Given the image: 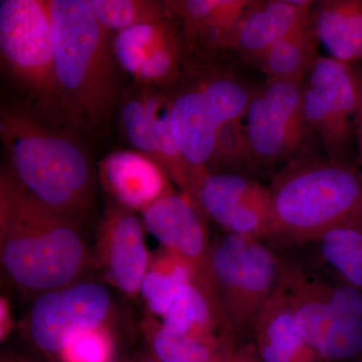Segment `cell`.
<instances>
[{
  "label": "cell",
  "mask_w": 362,
  "mask_h": 362,
  "mask_svg": "<svg viewBox=\"0 0 362 362\" xmlns=\"http://www.w3.org/2000/svg\"><path fill=\"white\" fill-rule=\"evenodd\" d=\"M113 52L119 68L138 85L156 89L173 87L180 80L187 54L171 16L115 33Z\"/></svg>",
  "instance_id": "obj_14"
},
{
  "label": "cell",
  "mask_w": 362,
  "mask_h": 362,
  "mask_svg": "<svg viewBox=\"0 0 362 362\" xmlns=\"http://www.w3.org/2000/svg\"><path fill=\"white\" fill-rule=\"evenodd\" d=\"M312 23L273 45L255 65L266 80H305L320 54Z\"/></svg>",
  "instance_id": "obj_24"
},
{
  "label": "cell",
  "mask_w": 362,
  "mask_h": 362,
  "mask_svg": "<svg viewBox=\"0 0 362 362\" xmlns=\"http://www.w3.org/2000/svg\"><path fill=\"white\" fill-rule=\"evenodd\" d=\"M269 187L275 244H307L338 226L362 225V171L354 162L301 154Z\"/></svg>",
  "instance_id": "obj_3"
},
{
  "label": "cell",
  "mask_w": 362,
  "mask_h": 362,
  "mask_svg": "<svg viewBox=\"0 0 362 362\" xmlns=\"http://www.w3.org/2000/svg\"><path fill=\"white\" fill-rule=\"evenodd\" d=\"M149 362H160V361H157V359L156 358V359H154V361H149Z\"/></svg>",
  "instance_id": "obj_35"
},
{
  "label": "cell",
  "mask_w": 362,
  "mask_h": 362,
  "mask_svg": "<svg viewBox=\"0 0 362 362\" xmlns=\"http://www.w3.org/2000/svg\"><path fill=\"white\" fill-rule=\"evenodd\" d=\"M0 261L16 287L37 297L80 282L90 263L80 225L42 204L8 168L0 175Z\"/></svg>",
  "instance_id": "obj_1"
},
{
  "label": "cell",
  "mask_w": 362,
  "mask_h": 362,
  "mask_svg": "<svg viewBox=\"0 0 362 362\" xmlns=\"http://www.w3.org/2000/svg\"><path fill=\"white\" fill-rule=\"evenodd\" d=\"M161 318L165 329L180 337L206 338L226 332L220 313L194 281L181 286Z\"/></svg>",
  "instance_id": "obj_23"
},
{
  "label": "cell",
  "mask_w": 362,
  "mask_h": 362,
  "mask_svg": "<svg viewBox=\"0 0 362 362\" xmlns=\"http://www.w3.org/2000/svg\"><path fill=\"white\" fill-rule=\"evenodd\" d=\"M97 20L111 33L170 18L165 1L156 0H88Z\"/></svg>",
  "instance_id": "obj_27"
},
{
  "label": "cell",
  "mask_w": 362,
  "mask_h": 362,
  "mask_svg": "<svg viewBox=\"0 0 362 362\" xmlns=\"http://www.w3.org/2000/svg\"><path fill=\"white\" fill-rule=\"evenodd\" d=\"M144 228L164 250L185 264L192 281L221 316L211 271V247L204 218L188 195L170 192L141 211Z\"/></svg>",
  "instance_id": "obj_12"
},
{
  "label": "cell",
  "mask_w": 362,
  "mask_h": 362,
  "mask_svg": "<svg viewBox=\"0 0 362 362\" xmlns=\"http://www.w3.org/2000/svg\"><path fill=\"white\" fill-rule=\"evenodd\" d=\"M232 362H259L252 344L238 347Z\"/></svg>",
  "instance_id": "obj_33"
},
{
  "label": "cell",
  "mask_w": 362,
  "mask_h": 362,
  "mask_svg": "<svg viewBox=\"0 0 362 362\" xmlns=\"http://www.w3.org/2000/svg\"><path fill=\"white\" fill-rule=\"evenodd\" d=\"M356 69V68H354ZM358 106L356 115V151L357 165L362 171V68L356 69Z\"/></svg>",
  "instance_id": "obj_31"
},
{
  "label": "cell",
  "mask_w": 362,
  "mask_h": 362,
  "mask_svg": "<svg viewBox=\"0 0 362 362\" xmlns=\"http://www.w3.org/2000/svg\"><path fill=\"white\" fill-rule=\"evenodd\" d=\"M283 268L284 259L264 240L226 233L211 243V277L226 332L251 335Z\"/></svg>",
  "instance_id": "obj_6"
},
{
  "label": "cell",
  "mask_w": 362,
  "mask_h": 362,
  "mask_svg": "<svg viewBox=\"0 0 362 362\" xmlns=\"http://www.w3.org/2000/svg\"><path fill=\"white\" fill-rule=\"evenodd\" d=\"M311 23L331 58L352 66L362 62V0L315 2Z\"/></svg>",
  "instance_id": "obj_20"
},
{
  "label": "cell",
  "mask_w": 362,
  "mask_h": 362,
  "mask_svg": "<svg viewBox=\"0 0 362 362\" xmlns=\"http://www.w3.org/2000/svg\"><path fill=\"white\" fill-rule=\"evenodd\" d=\"M1 362H33L28 361V359L21 358V357L16 356H4L2 357Z\"/></svg>",
  "instance_id": "obj_34"
},
{
  "label": "cell",
  "mask_w": 362,
  "mask_h": 362,
  "mask_svg": "<svg viewBox=\"0 0 362 362\" xmlns=\"http://www.w3.org/2000/svg\"><path fill=\"white\" fill-rule=\"evenodd\" d=\"M192 281L185 264L163 249L150 261L140 293L152 313L163 316L181 286Z\"/></svg>",
  "instance_id": "obj_26"
},
{
  "label": "cell",
  "mask_w": 362,
  "mask_h": 362,
  "mask_svg": "<svg viewBox=\"0 0 362 362\" xmlns=\"http://www.w3.org/2000/svg\"><path fill=\"white\" fill-rule=\"evenodd\" d=\"M0 138L9 170L45 206L78 225L87 220L94 199L89 157L70 136L52 129L28 112L2 109Z\"/></svg>",
  "instance_id": "obj_4"
},
{
  "label": "cell",
  "mask_w": 362,
  "mask_h": 362,
  "mask_svg": "<svg viewBox=\"0 0 362 362\" xmlns=\"http://www.w3.org/2000/svg\"><path fill=\"white\" fill-rule=\"evenodd\" d=\"M252 89L230 71H209L170 96L175 141L197 173L209 168L218 128L245 118Z\"/></svg>",
  "instance_id": "obj_8"
},
{
  "label": "cell",
  "mask_w": 362,
  "mask_h": 362,
  "mask_svg": "<svg viewBox=\"0 0 362 362\" xmlns=\"http://www.w3.org/2000/svg\"><path fill=\"white\" fill-rule=\"evenodd\" d=\"M305 80H266L252 87L245 115L249 173L275 168L301 156L309 132L303 114Z\"/></svg>",
  "instance_id": "obj_9"
},
{
  "label": "cell",
  "mask_w": 362,
  "mask_h": 362,
  "mask_svg": "<svg viewBox=\"0 0 362 362\" xmlns=\"http://www.w3.org/2000/svg\"><path fill=\"white\" fill-rule=\"evenodd\" d=\"M251 335L259 362H327L305 339L282 279L259 311Z\"/></svg>",
  "instance_id": "obj_18"
},
{
  "label": "cell",
  "mask_w": 362,
  "mask_h": 362,
  "mask_svg": "<svg viewBox=\"0 0 362 362\" xmlns=\"http://www.w3.org/2000/svg\"><path fill=\"white\" fill-rule=\"evenodd\" d=\"M357 106L354 66L319 57L305 78L303 114L329 158L354 162Z\"/></svg>",
  "instance_id": "obj_10"
},
{
  "label": "cell",
  "mask_w": 362,
  "mask_h": 362,
  "mask_svg": "<svg viewBox=\"0 0 362 362\" xmlns=\"http://www.w3.org/2000/svg\"><path fill=\"white\" fill-rule=\"evenodd\" d=\"M249 171V156L244 119L223 124L216 133L211 160L207 171L239 173Z\"/></svg>",
  "instance_id": "obj_29"
},
{
  "label": "cell",
  "mask_w": 362,
  "mask_h": 362,
  "mask_svg": "<svg viewBox=\"0 0 362 362\" xmlns=\"http://www.w3.org/2000/svg\"><path fill=\"white\" fill-rule=\"evenodd\" d=\"M0 54L44 115L68 120L54 70L49 0L0 1Z\"/></svg>",
  "instance_id": "obj_7"
},
{
  "label": "cell",
  "mask_w": 362,
  "mask_h": 362,
  "mask_svg": "<svg viewBox=\"0 0 362 362\" xmlns=\"http://www.w3.org/2000/svg\"><path fill=\"white\" fill-rule=\"evenodd\" d=\"M251 0H170L169 14L177 25L185 52H216Z\"/></svg>",
  "instance_id": "obj_19"
},
{
  "label": "cell",
  "mask_w": 362,
  "mask_h": 362,
  "mask_svg": "<svg viewBox=\"0 0 362 362\" xmlns=\"http://www.w3.org/2000/svg\"><path fill=\"white\" fill-rule=\"evenodd\" d=\"M110 306V293L104 286L76 283L35 298L25 331L37 349L59 356L74 337L103 326Z\"/></svg>",
  "instance_id": "obj_13"
},
{
  "label": "cell",
  "mask_w": 362,
  "mask_h": 362,
  "mask_svg": "<svg viewBox=\"0 0 362 362\" xmlns=\"http://www.w3.org/2000/svg\"><path fill=\"white\" fill-rule=\"evenodd\" d=\"M49 7L54 70L66 118L100 132L118 101L111 32L97 20L88 0H49Z\"/></svg>",
  "instance_id": "obj_2"
},
{
  "label": "cell",
  "mask_w": 362,
  "mask_h": 362,
  "mask_svg": "<svg viewBox=\"0 0 362 362\" xmlns=\"http://www.w3.org/2000/svg\"><path fill=\"white\" fill-rule=\"evenodd\" d=\"M145 328L152 351L160 362H232L239 347L230 333L206 338L180 337L152 321Z\"/></svg>",
  "instance_id": "obj_21"
},
{
  "label": "cell",
  "mask_w": 362,
  "mask_h": 362,
  "mask_svg": "<svg viewBox=\"0 0 362 362\" xmlns=\"http://www.w3.org/2000/svg\"><path fill=\"white\" fill-rule=\"evenodd\" d=\"M13 311L6 297L0 298V340L4 342L13 329Z\"/></svg>",
  "instance_id": "obj_32"
},
{
  "label": "cell",
  "mask_w": 362,
  "mask_h": 362,
  "mask_svg": "<svg viewBox=\"0 0 362 362\" xmlns=\"http://www.w3.org/2000/svg\"><path fill=\"white\" fill-rule=\"evenodd\" d=\"M314 4L310 0H251L218 51L237 52L255 65L273 45L310 23Z\"/></svg>",
  "instance_id": "obj_15"
},
{
  "label": "cell",
  "mask_w": 362,
  "mask_h": 362,
  "mask_svg": "<svg viewBox=\"0 0 362 362\" xmlns=\"http://www.w3.org/2000/svg\"><path fill=\"white\" fill-rule=\"evenodd\" d=\"M185 194L226 233L270 242V187L247 173L204 171L192 180Z\"/></svg>",
  "instance_id": "obj_11"
},
{
  "label": "cell",
  "mask_w": 362,
  "mask_h": 362,
  "mask_svg": "<svg viewBox=\"0 0 362 362\" xmlns=\"http://www.w3.org/2000/svg\"><path fill=\"white\" fill-rule=\"evenodd\" d=\"M282 282L305 339L327 362L362 354V290L326 282L286 262Z\"/></svg>",
  "instance_id": "obj_5"
},
{
  "label": "cell",
  "mask_w": 362,
  "mask_h": 362,
  "mask_svg": "<svg viewBox=\"0 0 362 362\" xmlns=\"http://www.w3.org/2000/svg\"><path fill=\"white\" fill-rule=\"evenodd\" d=\"M313 244L323 263L341 282L362 290V225L332 228Z\"/></svg>",
  "instance_id": "obj_25"
},
{
  "label": "cell",
  "mask_w": 362,
  "mask_h": 362,
  "mask_svg": "<svg viewBox=\"0 0 362 362\" xmlns=\"http://www.w3.org/2000/svg\"><path fill=\"white\" fill-rule=\"evenodd\" d=\"M112 354L110 334L100 326L74 337L59 356L62 362H110Z\"/></svg>",
  "instance_id": "obj_30"
},
{
  "label": "cell",
  "mask_w": 362,
  "mask_h": 362,
  "mask_svg": "<svg viewBox=\"0 0 362 362\" xmlns=\"http://www.w3.org/2000/svg\"><path fill=\"white\" fill-rule=\"evenodd\" d=\"M139 86L140 94L148 114L152 134L156 140L161 165L168 171L171 181L187 194L192 180L201 173L190 168L181 154L171 125L170 96L156 88Z\"/></svg>",
  "instance_id": "obj_22"
},
{
  "label": "cell",
  "mask_w": 362,
  "mask_h": 362,
  "mask_svg": "<svg viewBox=\"0 0 362 362\" xmlns=\"http://www.w3.org/2000/svg\"><path fill=\"white\" fill-rule=\"evenodd\" d=\"M144 225L119 204L107 209L99 226L100 256L111 282L130 297L140 293L150 265Z\"/></svg>",
  "instance_id": "obj_16"
},
{
  "label": "cell",
  "mask_w": 362,
  "mask_h": 362,
  "mask_svg": "<svg viewBox=\"0 0 362 362\" xmlns=\"http://www.w3.org/2000/svg\"><path fill=\"white\" fill-rule=\"evenodd\" d=\"M120 120L124 135L135 151L160 163V156L152 134L148 114L143 103L139 86L130 88L124 94L121 103Z\"/></svg>",
  "instance_id": "obj_28"
},
{
  "label": "cell",
  "mask_w": 362,
  "mask_h": 362,
  "mask_svg": "<svg viewBox=\"0 0 362 362\" xmlns=\"http://www.w3.org/2000/svg\"><path fill=\"white\" fill-rule=\"evenodd\" d=\"M99 175L117 204L143 211L171 190L168 171L158 162L135 150H115L100 162Z\"/></svg>",
  "instance_id": "obj_17"
}]
</instances>
